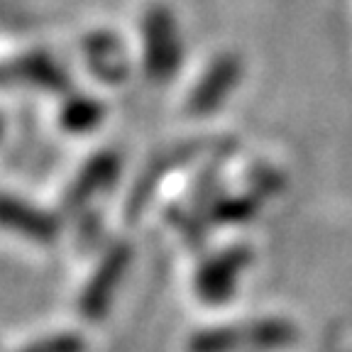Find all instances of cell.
Returning <instances> with one entry per match:
<instances>
[{
	"mask_svg": "<svg viewBox=\"0 0 352 352\" xmlns=\"http://www.w3.org/2000/svg\"><path fill=\"white\" fill-rule=\"evenodd\" d=\"M237 78H240V61H237V56H223L208 72V76H206L204 86L198 91V100L206 108H213L235 86Z\"/></svg>",
	"mask_w": 352,
	"mask_h": 352,
	"instance_id": "6da1fadb",
	"label": "cell"
}]
</instances>
